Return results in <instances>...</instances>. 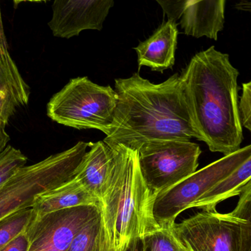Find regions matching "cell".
<instances>
[{"instance_id":"9","label":"cell","mask_w":251,"mask_h":251,"mask_svg":"<svg viewBox=\"0 0 251 251\" xmlns=\"http://www.w3.org/2000/svg\"><path fill=\"white\" fill-rule=\"evenodd\" d=\"M97 206H79L42 216L34 215L26 229L28 251H66L74 237L100 215Z\"/></svg>"},{"instance_id":"27","label":"cell","mask_w":251,"mask_h":251,"mask_svg":"<svg viewBox=\"0 0 251 251\" xmlns=\"http://www.w3.org/2000/svg\"><path fill=\"white\" fill-rule=\"evenodd\" d=\"M126 251H141V241L138 243H134L131 245L128 249Z\"/></svg>"},{"instance_id":"3","label":"cell","mask_w":251,"mask_h":251,"mask_svg":"<svg viewBox=\"0 0 251 251\" xmlns=\"http://www.w3.org/2000/svg\"><path fill=\"white\" fill-rule=\"evenodd\" d=\"M110 147L113 167L100 211L113 251H126L159 228L153 219V197L142 175L138 153L122 145Z\"/></svg>"},{"instance_id":"14","label":"cell","mask_w":251,"mask_h":251,"mask_svg":"<svg viewBox=\"0 0 251 251\" xmlns=\"http://www.w3.org/2000/svg\"><path fill=\"white\" fill-rule=\"evenodd\" d=\"M89 147L75 178L101 202L111 173L113 150L104 141L89 142Z\"/></svg>"},{"instance_id":"12","label":"cell","mask_w":251,"mask_h":251,"mask_svg":"<svg viewBox=\"0 0 251 251\" xmlns=\"http://www.w3.org/2000/svg\"><path fill=\"white\" fill-rule=\"evenodd\" d=\"M29 88L8 51L6 36L0 38V119L7 124L19 108L29 103Z\"/></svg>"},{"instance_id":"7","label":"cell","mask_w":251,"mask_h":251,"mask_svg":"<svg viewBox=\"0 0 251 251\" xmlns=\"http://www.w3.org/2000/svg\"><path fill=\"white\" fill-rule=\"evenodd\" d=\"M137 153L142 175L154 199L196 172L201 150L190 141L169 140L149 143Z\"/></svg>"},{"instance_id":"6","label":"cell","mask_w":251,"mask_h":251,"mask_svg":"<svg viewBox=\"0 0 251 251\" xmlns=\"http://www.w3.org/2000/svg\"><path fill=\"white\" fill-rule=\"evenodd\" d=\"M251 156V144L224 156L159 193L153 199L152 213L159 229L171 231L181 212L194 208L205 194L228 178Z\"/></svg>"},{"instance_id":"26","label":"cell","mask_w":251,"mask_h":251,"mask_svg":"<svg viewBox=\"0 0 251 251\" xmlns=\"http://www.w3.org/2000/svg\"><path fill=\"white\" fill-rule=\"evenodd\" d=\"M234 8L240 11L251 13V1L243 0V1H238L234 4Z\"/></svg>"},{"instance_id":"15","label":"cell","mask_w":251,"mask_h":251,"mask_svg":"<svg viewBox=\"0 0 251 251\" xmlns=\"http://www.w3.org/2000/svg\"><path fill=\"white\" fill-rule=\"evenodd\" d=\"M79 206H97L101 202L76 178L38 196L32 209L34 215L42 216L63 209Z\"/></svg>"},{"instance_id":"21","label":"cell","mask_w":251,"mask_h":251,"mask_svg":"<svg viewBox=\"0 0 251 251\" xmlns=\"http://www.w3.org/2000/svg\"><path fill=\"white\" fill-rule=\"evenodd\" d=\"M142 251H179L169 230L159 229L148 234L141 241Z\"/></svg>"},{"instance_id":"11","label":"cell","mask_w":251,"mask_h":251,"mask_svg":"<svg viewBox=\"0 0 251 251\" xmlns=\"http://www.w3.org/2000/svg\"><path fill=\"white\" fill-rule=\"evenodd\" d=\"M225 7V0H182L179 19L184 34L218 40L224 28Z\"/></svg>"},{"instance_id":"5","label":"cell","mask_w":251,"mask_h":251,"mask_svg":"<svg viewBox=\"0 0 251 251\" xmlns=\"http://www.w3.org/2000/svg\"><path fill=\"white\" fill-rule=\"evenodd\" d=\"M117 103V93L110 85L102 86L88 77H78L51 97L47 115L65 126L105 134L113 125Z\"/></svg>"},{"instance_id":"16","label":"cell","mask_w":251,"mask_h":251,"mask_svg":"<svg viewBox=\"0 0 251 251\" xmlns=\"http://www.w3.org/2000/svg\"><path fill=\"white\" fill-rule=\"evenodd\" d=\"M251 181V156L228 178L205 194L196 203L195 207L206 211H215L217 205L221 201L240 195L242 190Z\"/></svg>"},{"instance_id":"28","label":"cell","mask_w":251,"mask_h":251,"mask_svg":"<svg viewBox=\"0 0 251 251\" xmlns=\"http://www.w3.org/2000/svg\"><path fill=\"white\" fill-rule=\"evenodd\" d=\"M174 239H175V238H174ZM176 244H177V246H178V251H191L190 250V249H187V247H185V246H182V245L180 244V243H178V242H177L176 240Z\"/></svg>"},{"instance_id":"1","label":"cell","mask_w":251,"mask_h":251,"mask_svg":"<svg viewBox=\"0 0 251 251\" xmlns=\"http://www.w3.org/2000/svg\"><path fill=\"white\" fill-rule=\"evenodd\" d=\"M118 103L113 125L103 140L138 152L151 142L199 140L181 75L155 84L139 73L115 80Z\"/></svg>"},{"instance_id":"22","label":"cell","mask_w":251,"mask_h":251,"mask_svg":"<svg viewBox=\"0 0 251 251\" xmlns=\"http://www.w3.org/2000/svg\"><path fill=\"white\" fill-rule=\"evenodd\" d=\"M242 126L251 133V81L243 84V92L239 102Z\"/></svg>"},{"instance_id":"4","label":"cell","mask_w":251,"mask_h":251,"mask_svg":"<svg viewBox=\"0 0 251 251\" xmlns=\"http://www.w3.org/2000/svg\"><path fill=\"white\" fill-rule=\"evenodd\" d=\"M89 142L51 155L35 165L21 168L0 187V220L33 206L38 196L75 178Z\"/></svg>"},{"instance_id":"19","label":"cell","mask_w":251,"mask_h":251,"mask_svg":"<svg viewBox=\"0 0 251 251\" xmlns=\"http://www.w3.org/2000/svg\"><path fill=\"white\" fill-rule=\"evenodd\" d=\"M231 213L243 221L241 251H251V181L242 190L237 206Z\"/></svg>"},{"instance_id":"8","label":"cell","mask_w":251,"mask_h":251,"mask_svg":"<svg viewBox=\"0 0 251 251\" xmlns=\"http://www.w3.org/2000/svg\"><path fill=\"white\" fill-rule=\"evenodd\" d=\"M242 225L231 212L203 210L174 224L171 232L191 251H241Z\"/></svg>"},{"instance_id":"18","label":"cell","mask_w":251,"mask_h":251,"mask_svg":"<svg viewBox=\"0 0 251 251\" xmlns=\"http://www.w3.org/2000/svg\"><path fill=\"white\" fill-rule=\"evenodd\" d=\"M101 235V217L100 213L98 217L91 220L76 234L66 251H100Z\"/></svg>"},{"instance_id":"17","label":"cell","mask_w":251,"mask_h":251,"mask_svg":"<svg viewBox=\"0 0 251 251\" xmlns=\"http://www.w3.org/2000/svg\"><path fill=\"white\" fill-rule=\"evenodd\" d=\"M33 217V210L29 208L0 220V249L23 233Z\"/></svg>"},{"instance_id":"10","label":"cell","mask_w":251,"mask_h":251,"mask_svg":"<svg viewBox=\"0 0 251 251\" xmlns=\"http://www.w3.org/2000/svg\"><path fill=\"white\" fill-rule=\"evenodd\" d=\"M113 5V0H56L48 25L58 38L76 36L85 29L101 31Z\"/></svg>"},{"instance_id":"25","label":"cell","mask_w":251,"mask_h":251,"mask_svg":"<svg viewBox=\"0 0 251 251\" xmlns=\"http://www.w3.org/2000/svg\"><path fill=\"white\" fill-rule=\"evenodd\" d=\"M100 251H114L113 248L110 246L108 236H107V231H106L104 225L101 226V249H100Z\"/></svg>"},{"instance_id":"23","label":"cell","mask_w":251,"mask_h":251,"mask_svg":"<svg viewBox=\"0 0 251 251\" xmlns=\"http://www.w3.org/2000/svg\"><path fill=\"white\" fill-rule=\"evenodd\" d=\"M29 246V237L26 230L11 242L0 249V251H28Z\"/></svg>"},{"instance_id":"13","label":"cell","mask_w":251,"mask_h":251,"mask_svg":"<svg viewBox=\"0 0 251 251\" xmlns=\"http://www.w3.org/2000/svg\"><path fill=\"white\" fill-rule=\"evenodd\" d=\"M177 25L174 21L164 22L153 35L134 47L139 69L142 66H148L152 71L162 73L165 69L173 68L178 43Z\"/></svg>"},{"instance_id":"2","label":"cell","mask_w":251,"mask_h":251,"mask_svg":"<svg viewBox=\"0 0 251 251\" xmlns=\"http://www.w3.org/2000/svg\"><path fill=\"white\" fill-rule=\"evenodd\" d=\"M238 76L229 56L214 46L195 55L181 75L199 141L224 156L240 150L243 140Z\"/></svg>"},{"instance_id":"24","label":"cell","mask_w":251,"mask_h":251,"mask_svg":"<svg viewBox=\"0 0 251 251\" xmlns=\"http://www.w3.org/2000/svg\"><path fill=\"white\" fill-rule=\"evenodd\" d=\"M6 125L7 124L0 119V153L7 147V143L10 139L5 130Z\"/></svg>"},{"instance_id":"20","label":"cell","mask_w":251,"mask_h":251,"mask_svg":"<svg viewBox=\"0 0 251 251\" xmlns=\"http://www.w3.org/2000/svg\"><path fill=\"white\" fill-rule=\"evenodd\" d=\"M26 162L27 158L21 150L7 145L0 153V187L25 167Z\"/></svg>"}]
</instances>
